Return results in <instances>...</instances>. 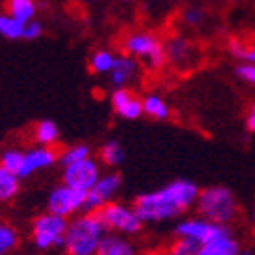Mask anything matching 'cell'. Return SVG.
<instances>
[{
    "label": "cell",
    "instance_id": "obj_6",
    "mask_svg": "<svg viewBox=\"0 0 255 255\" xmlns=\"http://www.w3.org/2000/svg\"><path fill=\"white\" fill-rule=\"evenodd\" d=\"M97 216L102 221L104 229L107 234H118L134 238L143 230L145 223L139 218L137 211L132 204H124V202H111L104 205L100 211H97Z\"/></svg>",
    "mask_w": 255,
    "mask_h": 255
},
{
    "label": "cell",
    "instance_id": "obj_34",
    "mask_svg": "<svg viewBox=\"0 0 255 255\" xmlns=\"http://www.w3.org/2000/svg\"><path fill=\"white\" fill-rule=\"evenodd\" d=\"M250 216H252V221H254V225H255V200H254V205H252Z\"/></svg>",
    "mask_w": 255,
    "mask_h": 255
},
{
    "label": "cell",
    "instance_id": "obj_31",
    "mask_svg": "<svg viewBox=\"0 0 255 255\" xmlns=\"http://www.w3.org/2000/svg\"><path fill=\"white\" fill-rule=\"evenodd\" d=\"M43 23L38 20H32L29 23H25V29H23V39L25 41H36L38 38L43 36Z\"/></svg>",
    "mask_w": 255,
    "mask_h": 255
},
{
    "label": "cell",
    "instance_id": "obj_23",
    "mask_svg": "<svg viewBox=\"0 0 255 255\" xmlns=\"http://www.w3.org/2000/svg\"><path fill=\"white\" fill-rule=\"evenodd\" d=\"M227 52L232 59H236L239 64L255 63V41L232 38L227 45Z\"/></svg>",
    "mask_w": 255,
    "mask_h": 255
},
{
    "label": "cell",
    "instance_id": "obj_10",
    "mask_svg": "<svg viewBox=\"0 0 255 255\" xmlns=\"http://www.w3.org/2000/svg\"><path fill=\"white\" fill-rule=\"evenodd\" d=\"M100 175H102V170H100L98 161L95 157H88L75 164L63 166L61 180L73 189L88 193L95 186V182L100 179Z\"/></svg>",
    "mask_w": 255,
    "mask_h": 255
},
{
    "label": "cell",
    "instance_id": "obj_15",
    "mask_svg": "<svg viewBox=\"0 0 255 255\" xmlns=\"http://www.w3.org/2000/svg\"><path fill=\"white\" fill-rule=\"evenodd\" d=\"M95 255H145L136 241L127 236L106 234Z\"/></svg>",
    "mask_w": 255,
    "mask_h": 255
},
{
    "label": "cell",
    "instance_id": "obj_20",
    "mask_svg": "<svg viewBox=\"0 0 255 255\" xmlns=\"http://www.w3.org/2000/svg\"><path fill=\"white\" fill-rule=\"evenodd\" d=\"M116 57H118V54L111 48H97L95 52H91L88 66L95 75H109L116 63Z\"/></svg>",
    "mask_w": 255,
    "mask_h": 255
},
{
    "label": "cell",
    "instance_id": "obj_14",
    "mask_svg": "<svg viewBox=\"0 0 255 255\" xmlns=\"http://www.w3.org/2000/svg\"><path fill=\"white\" fill-rule=\"evenodd\" d=\"M166 61L175 66L186 68L196 59V47L184 36H171L164 43Z\"/></svg>",
    "mask_w": 255,
    "mask_h": 255
},
{
    "label": "cell",
    "instance_id": "obj_19",
    "mask_svg": "<svg viewBox=\"0 0 255 255\" xmlns=\"http://www.w3.org/2000/svg\"><path fill=\"white\" fill-rule=\"evenodd\" d=\"M39 4L36 0H5V13L21 23L36 20Z\"/></svg>",
    "mask_w": 255,
    "mask_h": 255
},
{
    "label": "cell",
    "instance_id": "obj_13",
    "mask_svg": "<svg viewBox=\"0 0 255 255\" xmlns=\"http://www.w3.org/2000/svg\"><path fill=\"white\" fill-rule=\"evenodd\" d=\"M141 70H143V66L134 57L127 54H118L115 66L107 75L111 84H113V90L115 88H130L132 82L137 81V77L141 75Z\"/></svg>",
    "mask_w": 255,
    "mask_h": 255
},
{
    "label": "cell",
    "instance_id": "obj_30",
    "mask_svg": "<svg viewBox=\"0 0 255 255\" xmlns=\"http://www.w3.org/2000/svg\"><path fill=\"white\" fill-rule=\"evenodd\" d=\"M234 73L241 82H245V84L255 88V63L238 64L236 70H234Z\"/></svg>",
    "mask_w": 255,
    "mask_h": 255
},
{
    "label": "cell",
    "instance_id": "obj_17",
    "mask_svg": "<svg viewBox=\"0 0 255 255\" xmlns=\"http://www.w3.org/2000/svg\"><path fill=\"white\" fill-rule=\"evenodd\" d=\"M141 98H143V116L155 122H166L171 118V107L164 100V97L159 93H146Z\"/></svg>",
    "mask_w": 255,
    "mask_h": 255
},
{
    "label": "cell",
    "instance_id": "obj_28",
    "mask_svg": "<svg viewBox=\"0 0 255 255\" xmlns=\"http://www.w3.org/2000/svg\"><path fill=\"white\" fill-rule=\"evenodd\" d=\"M207 20V11L200 5H187L182 11V21L189 29H198Z\"/></svg>",
    "mask_w": 255,
    "mask_h": 255
},
{
    "label": "cell",
    "instance_id": "obj_7",
    "mask_svg": "<svg viewBox=\"0 0 255 255\" xmlns=\"http://www.w3.org/2000/svg\"><path fill=\"white\" fill-rule=\"evenodd\" d=\"M227 232H230L229 227L225 225H218L214 221H209L202 216H186L180 218L177 223H175L173 234L175 238L187 239V241H193L198 247H204L207 243L214 241V239L225 236Z\"/></svg>",
    "mask_w": 255,
    "mask_h": 255
},
{
    "label": "cell",
    "instance_id": "obj_4",
    "mask_svg": "<svg viewBox=\"0 0 255 255\" xmlns=\"http://www.w3.org/2000/svg\"><path fill=\"white\" fill-rule=\"evenodd\" d=\"M122 50L130 55L141 66H145L150 72H157L164 66L166 50L164 43L157 34L150 30H132L122 39Z\"/></svg>",
    "mask_w": 255,
    "mask_h": 255
},
{
    "label": "cell",
    "instance_id": "obj_35",
    "mask_svg": "<svg viewBox=\"0 0 255 255\" xmlns=\"http://www.w3.org/2000/svg\"><path fill=\"white\" fill-rule=\"evenodd\" d=\"M120 2H124V4H128V2H132V0H120Z\"/></svg>",
    "mask_w": 255,
    "mask_h": 255
},
{
    "label": "cell",
    "instance_id": "obj_16",
    "mask_svg": "<svg viewBox=\"0 0 255 255\" xmlns=\"http://www.w3.org/2000/svg\"><path fill=\"white\" fill-rule=\"evenodd\" d=\"M196 255H241V243L230 230L225 236L200 247Z\"/></svg>",
    "mask_w": 255,
    "mask_h": 255
},
{
    "label": "cell",
    "instance_id": "obj_2",
    "mask_svg": "<svg viewBox=\"0 0 255 255\" xmlns=\"http://www.w3.org/2000/svg\"><path fill=\"white\" fill-rule=\"evenodd\" d=\"M106 234L107 232L97 213L84 211L68 220L64 252L66 255H95Z\"/></svg>",
    "mask_w": 255,
    "mask_h": 255
},
{
    "label": "cell",
    "instance_id": "obj_21",
    "mask_svg": "<svg viewBox=\"0 0 255 255\" xmlns=\"http://www.w3.org/2000/svg\"><path fill=\"white\" fill-rule=\"evenodd\" d=\"M21 189V179L18 175L4 170L0 166V205L13 202Z\"/></svg>",
    "mask_w": 255,
    "mask_h": 255
},
{
    "label": "cell",
    "instance_id": "obj_11",
    "mask_svg": "<svg viewBox=\"0 0 255 255\" xmlns=\"http://www.w3.org/2000/svg\"><path fill=\"white\" fill-rule=\"evenodd\" d=\"M55 162H59V152L55 148L39 145L30 146V148L23 150V162H21V168L18 171V177L21 180L29 179L36 173L50 170Z\"/></svg>",
    "mask_w": 255,
    "mask_h": 255
},
{
    "label": "cell",
    "instance_id": "obj_29",
    "mask_svg": "<svg viewBox=\"0 0 255 255\" xmlns=\"http://www.w3.org/2000/svg\"><path fill=\"white\" fill-rule=\"evenodd\" d=\"M198 245H195L193 241H187V239H180L175 238V241L171 243L168 250H166V255H196L198 254Z\"/></svg>",
    "mask_w": 255,
    "mask_h": 255
},
{
    "label": "cell",
    "instance_id": "obj_24",
    "mask_svg": "<svg viewBox=\"0 0 255 255\" xmlns=\"http://www.w3.org/2000/svg\"><path fill=\"white\" fill-rule=\"evenodd\" d=\"M20 245V232L14 225L0 220V255H11Z\"/></svg>",
    "mask_w": 255,
    "mask_h": 255
},
{
    "label": "cell",
    "instance_id": "obj_25",
    "mask_svg": "<svg viewBox=\"0 0 255 255\" xmlns=\"http://www.w3.org/2000/svg\"><path fill=\"white\" fill-rule=\"evenodd\" d=\"M23 29H25V23L14 20L11 14L0 13V36L9 41H18V39H23Z\"/></svg>",
    "mask_w": 255,
    "mask_h": 255
},
{
    "label": "cell",
    "instance_id": "obj_8",
    "mask_svg": "<svg viewBox=\"0 0 255 255\" xmlns=\"http://www.w3.org/2000/svg\"><path fill=\"white\" fill-rule=\"evenodd\" d=\"M86 195L88 193L73 189L66 184H57V186L48 193L47 196V211L55 216H61L64 220L77 216L86 211Z\"/></svg>",
    "mask_w": 255,
    "mask_h": 255
},
{
    "label": "cell",
    "instance_id": "obj_26",
    "mask_svg": "<svg viewBox=\"0 0 255 255\" xmlns=\"http://www.w3.org/2000/svg\"><path fill=\"white\" fill-rule=\"evenodd\" d=\"M88 157H93L91 155V146L86 145V143H75V145L66 146L63 152H59V164H75V162H81Z\"/></svg>",
    "mask_w": 255,
    "mask_h": 255
},
{
    "label": "cell",
    "instance_id": "obj_5",
    "mask_svg": "<svg viewBox=\"0 0 255 255\" xmlns=\"http://www.w3.org/2000/svg\"><path fill=\"white\" fill-rule=\"evenodd\" d=\"M66 227L68 220H64L55 214L45 213L38 214L30 221V243L41 254L54 252L64 248V238H66Z\"/></svg>",
    "mask_w": 255,
    "mask_h": 255
},
{
    "label": "cell",
    "instance_id": "obj_22",
    "mask_svg": "<svg viewBox=\"0 0 255 255\" xmlns=\"http://www.w3.org/2000/svg\"><path fill=\"white\" fill-rule=\"evenodd\" d=\"M98 157H100V162H102L104 166L115 170V168H118V166L125 161V148L120 141L109 139L100 146Z\"/></svg>",
    "mask_w": 255,
    "mask_h": 255
},
{
    "label": "cell",
    "instance_id": "obj_9",
    "mask_svg": "<svg viewBox=\"0 0 255 255\" xmlns=\"http://www.w3.org/2000/svg\"><path fill=\"white\" fill-rule=\"evenodd\" d=\"M122 175L118 171H106L100 175V179L95 182L88 195H86V211L88 213H97L104 205L115 202L122 189Z\"/></svg>",
    "mask_w": 255,
    "mask_h": 255
},
{
    "label": "cell",
    "instance_id": "obj_18",
    "mask_svg": "<svg viewBox=\"0 0 255 255\" xmlns=\"http://www.w3.org/2000/svg\"><path fill=\"white\" fill-rule=\"evenodd\" d=\"M32 139L39 146L55 148V145L61 139V130L54 120H39L32 128Z\"/></svg>",
    "mask_w": 255,
    "mask_h": 255
},
{
    "label": "cell",
    "instance_id": "obj_33",
    "mask_svg": "<svg viewBox=\"0 0 255 255\" xmlns=\"http://www.w3.org/2000/svg\"><path fill=\"white\" fill-rule=\"evenodd\" d=\"M241 255H255L254 248H241Z\"/></svg>",
    "mask_w": 255,
    "mask_h": 255
},
{
    "label": "cell",
    "instance_id": "obj_12",
    "mask_svg": "<svg viewBox=\"0 0 255 255\" xmlns=\"http://www.w3.org/2000/svg\"><path fill=\"white\" fill-rule=\"evenodd\" d=\"M109 102L113 113L122 120L134 122L143 116V98L130 88H115Z\"/></svg>",
    "mask_w": 255,
    "mask_h": 255
},
{
    "label": "cell",
    "instance_id": "obj_27",
    "mask_svg": "<svg viewBox=\"0 0 255 255\" xmlns=\"http://www.w3.org/2000/svg\"><path fill=\"white\" fill-rule=\"evenodd\" d=\"M23 162V150L18 146H7V148L0 150V166L11 173L18 175Z\"/></svg>",
    "mask_w": 255,
    "mask_h": 255
},
{
    "label": "cell",
    "instance_id": "obj_1",
    "mask_svg": "<svg viewBox=\"0 0 255 255\" xmlns=\"http://www.w3.org/2000/svg\"><path fill=\"white\" fill-rule=\"evenodd\" d=\"M198 193L200 187L196 182L189 179H175L159 189L137 195L132 205L145 225L164 223L179 220L189 209L195 207Z\"/></svg>",
    "mask_w": 255,
    "mask_h": 255
},
{
    "label": "cell",
    "instance_id": "obj_32",
    "mask_svg": "<svg viewBox=\"0 0 255 255\" xmlns=\"http://www.w3.org/2000/svg\"><path fill=\"white\" fill-rule=\"evenodd\" d=\"M245 128H247L250 134H255V102L247 109V115H245Z\"/></svg>",
    "mask_w": 255,
    "mask_h": 255
},
{
    "label": "cell",
    "instance_id": "obj_3",
    "mask_svg": "<svg viewBox=\"0 0 255 255\" xmlns=\"http://www.w3.org/2000/svg\"><path fill=\"white\" fill-rule=\"evenodd\" d=\"M195 209L198 216L225 227L234 223L239 216L238 196L227 186H207L200 189Z\"/></svg>",
    "mask_w": 255,
    "mask_h": 255
}]
</instances>
